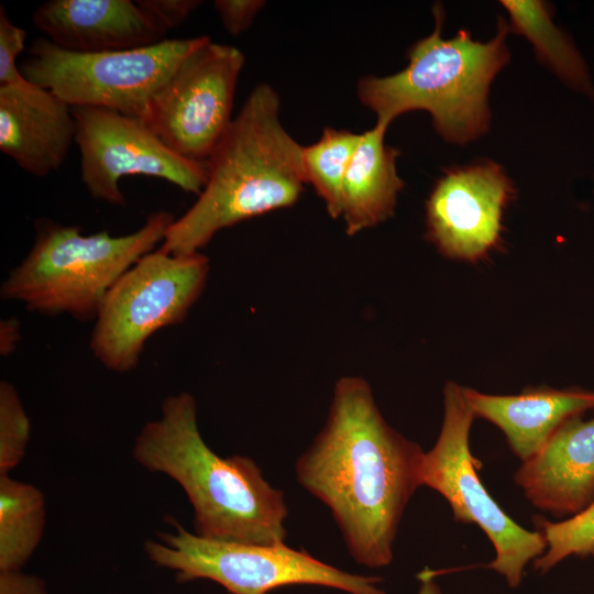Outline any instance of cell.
Segmentation results:
<instances>
[{
	"label": "cell",
	"instance_id": "obj_1",
	"mask_svg": "<svg viewBox=\"0 0 594 594\" xmlns=\"http://www.w3.org/2000/svg\"><path fill=\"white\" fill-rule=\"evenodd\" d=\"M424 457L385 420L370 384L349 375L334 384L326 422L295 473L329 508L355 562L382 568L393 561L399 522L422 486Z\"/></svg>",
	"mask_w": 594,
	"mask_h": 594
},
{
	"label": "cell",
	"instance_id": "obj_2",
	"mask_svg": "<svg viewBox=\"0 0 594 594\" xmlns=\"http://www.w3.org/2000/svg\"><path fill=\"white\" fill-rule=\"evenodd\" d=\"M132 455L144 469L174 480L194 509L197 536L248 544H278L287 537L284 493L249 457L222 458L205 442L194 396H167L161 414L138 433Z\"/></svg>",
	"mask_w": 594,
	"mask_h": 594
},
{
	"label": "cell",
	"instance_id": "obj_3",
	"mask_svg": "<svg viewBox=\"0 0 594 594\" xmlns=\"http://www.w3.org/2000/svg\"><path fill=\"white\" fill-rule=\"evenodd\" d=\"M278 94L258 84L206 162L196 202L169 226L172 255L200 252L221 230L297 202L304 189L302 145L284 128Z\"/></svg>",
	"mask_w": 594,
	"mask_h": 594
},
{
	"label": "cell",
	"instance_id": "obj_4",
	"mask_svg": "<svg viewBox=\"0 0 594 594\" xmlns=\"http://www.w3.org/2000/svg\"><path fill=\"white\" fill-rule=\"evenodd\" d=\"M433 32L409 48L407 66L389 76L362 77L356 94L376 114V123L388 127L403 113L425 110L440 136L463 145L490 127L487 96L510 58L505 42L509 25L498 16L496 35L486 43L472 40L468 30L444 40L440 3L433 7Z\"/></svg>",
	"mask_w": 594,
	"mask_h": 594
},
{
	"label": "cell",
	"instance_id": "obj_5",
	"mask_svg": "<svg viewBox=\"0 0 594 594\" xmlns=\"http://www.w3.org/2000/svg\"><path fill=\"white\" fill-rule=\"evenodd\" d=\"M175 219L161 210L136 231L120 237L107 231L85 235L78 226L38 220L34 244L3 280L1 298L41 315L96 319L113 285L164 241Z\"/></svg>",
	"mask_w": 594,
	"mask_h": 594
},
{
	"label": "cell",
	"instance_id": "obj_6",
	"mask_svg": "<svg viewBox=\"0 0 594 594\" xmlns=\"http://www.w3.org/2000/svg\"><path fill=\"white\" fill-rule=\"evenodd\" d=\"M209 272L210 261L201 252L172 255L158 249L141 257L113 285L95 319V358L112 372L135 369L154 333L185 320Z\"/></svg>",
	"mask_w": 594,
	"mask_h": 594
},
{
	"label": "cell",
	"instance_id": "obj_7",
	"mask_svg": "<svg viewBox=\"0 0 594 594\" xmlns=\"http://www.w3.org/2000/svg\"><path fill=\"white\" fill-rule=\"evenodd\" d=\"M148 559L177 573L178 581L207 579L231 594H266L286 585L310 584L350 594H386L381 578L348 573L305 550L207 539L175 522L174 532L146 540Z\"/></svg>",
	"mask_w": 594,
	"mask_h": 594
},
{
	"label": "cell",
	"instance_id": "obj_8",
	"mask_svg": "<svg viewBox=\"0 0 594 594\" xmlns=\"http://www.w3.org/2000/svg\"><path fill=\"white\" fill-rule=\"evenodd\" d=\"M209 36L164 40L122 51L77 53L36 38L21 72L70 107H97L143 118L153 95Z\"/></svg>",
	"mask_w": 594,
	"mask_h": 594
},
{
	"label": "cell",
	"instance_id": "obj_9",
	"mask_svg": "<svg viewBox=\"0 0 594 594\" xmlns=\"http://www.w3.org/2000/svg\"><path fill=\"white\" fill-rule=\"evenodd\" d=\"M443 421L439 437L421 466V485L441 494L457 521L477 525L495 549L491 569L517 587L528 562L547 549L540 531L525 529L512 519L490 495L477 470L481 462L470 450L474 419L463 386L448 382L443 389Z\"/></svg>",
	"mask_w": 594,
	"mask_h": 594
},
{
	"label": "cell",
	"instance_id": "obj_10",
	"mask_svg": "<svg viewBox=\"0 0 594 594\" xmlns=\"http://www.w3.org/2000/svg\"><path fill=\"white\" fill-rule=\"evenodd\" d=\"M243 53L210 37L153 95L143 121L173 151L206 163L229 129Z\"/></svg>",
	"mask_w": 594,
	"mask_h": 594
},
{
	"label": "cell",
	"instance_id": "obj_11",
	"mask_svg": "<svg viewBox=\"0 0 594 594\" xmlns=\"http://www.w3.org/2000/svg\"><path fill=\"white\" fill-rule=\"evenodd\" d=\"M80 176L92 198L124 206L119 183L129 175L165 179L186 193L204 189L207 163L188 160L168 147L138 117L97 107H72Z\"/></svg>",
	"mask_w": 594,
	"mask_h": 594
},
{
	"label": "cell",
	"instance_id": "obj_12",
	"mask_svg": "<svg viewBox=\"0 0 594 594\" xmlns=\"http://www.w3.org/2000/svg\"><path fill=\"white\" fill-rule=\"evenodd\" d=\"M514 195L512 180L493 161L447 170L426 201L428 240L449 258H485L502 243L503 216Z\"/></svg>",
	"mask_w": 594,
	"mask_h": 594
},
{
	"label": "cell",
	"instance_id": "obj_13",
	"mask_svg": "<svg viewBox=\"0 0 594 594\" xmlns=\"http://www.w3.org/2000/svg\"><path fill=\"white\" fill-rule=\"evenodd\" d=\"M76 138L73 109L25 77L0 86V150L20 168L43 177L57 170Z\"/></svg>",
	"mask_w": 594,
	"mask_h": 594
},
{
	"label": "cell",
	"instance_id": "obj_14",
	"mask_svg": "<svg viewBox=\"0 0 594 594\" xmlns=\"http://www.w3.org/2000/svg\"><path fill=\"white\" fill-rule=\"evenodd\" d=\"M515 483L538 509L574 516L594 502V418L562 424L544 446L522 461Z\"/></svg>",
	"mask_w": 594,
	"mask_h": 594
},
{
	"label": "cell",
	"instance_id": "obj_15",
	"mask_svg": "<svg viewBox=\"0 0 594 594\" xmlns=\"http://www.w3.org/2000/svg\"><path fill=\"white\" fill-rule=\"evenodd\" d=\"M32 21L51 43L77 53L132 50L166 40L132 0H50Z\"/></svg>",
	"mask_w": 594,
	"mask_h": 594
},
{
	"label": "cell",
	"instance_id": "obj_16",
	"mask_svg": "<svg viewBox=\"0 0 594 594\" xmlns=\"http://www.w3.org/2000/svg\"><path fill=\"white\" fill-rule=\"evenodd\" d=\"M476 418L498 427L521 462L536 454L570 418L594 408V392L529 387L518 395H490L463 387Z\"/></svg>",
	"mask_w": 594,
	"mask_h": 594
},
{
	"label": "cell",
	"instance_id": "obj_17",
	"mask_svg": "<svg viewBox=\"0 0 594 594\" xmlns=\"http://www.w3.org/2000/svg\"><path fill=\"white\" fill-rule=\"evenodd\" d=\"M388 127L376 123L361 133V141L346 170L341 190L345 233L358 234L394 216L404 187L397 174L399 151L385 143Z\"/></svg>",
	"mask_w": 594,
	"mask_h": 594
},
{
	"label": "cell",
	"instance_id": "obj_18",
	"mask_svg": "<svg viewBox=\"0 0 594 594\" xmlns=\"http://www.w3.org/2000/svg\"><path fill=\"white\" fill-rule=\"evenodd\" d=\"M510 16L509 29L526 36L537 58L565 84L592 94L587 67L571 41L552 22L548 4L539 0H502Z\"/></svg>",
	"mask_w": 594,
	"mask_h": 594
},
{
	"label": "cell",
	"instance_id": "obj_19",
	"mask_svg": "<svg viewBox=\"0 0 594 594\" xmlns=\"http://www.w3.org/2000/svg\"><path fill=\"white\" fill-rule=\"evenodd\" d=\"M44 524L42 492L0 475V572L19 571L38 546Z\"/></svg>",
	"mask_w": 594,
	"mask_h": 594
},
{
	"label": "cell",
	"instance_id": "obj_20",
	"mask_svg": "<svg viewBox=\"0 0 594 594\" xmlns=\"http://www.w3.org/2000/svg\"><path fill=\"white\" fill-rule=\"evenodd\" d=\"M361 134L327 127L320 138L302 145V172L332 219L340 218L342 184Z\"/></svg>",
	"mask_w": 594,
	"mask_h": 594
},
{
	"label": "cell",
	"instance_id": "obj_21",
	"mask_svg": "<svg viewBox=\"0 0 594 594\" xmlns=\"http://www.w3.org/2000/svg\"><path fill=\"white\" fill-rule=\"evenodd\" d=\"M546 541V551L534 566L546 573L571 556L594 557V502L583 512L561 521L534 518Z\"/></svg>",
	"mask_w": 594,
	"mask_h": 594
},
{
	"label": "cell",
	"instance_id": "obj_22",
	"mask_svg": "<svg viewBox=\"0 0 594 594\" xmlns=\"http://www.w3.org/2000/svg\"><path fill=\"white\" fill-rule=\"evenodd\" d=\"M31 424L15 387L0 383V475H9L25 454Z\"/></svg>",
	"mask_w": 594,
	"mask_h": 594
},
{
	"label": "cell",
	"instance_id": "obj_23",
	"mask_svg": "<svg viewBox=\"0 0 594 594\" xmlns=\"http://www.w3.org/2000/svg\"><path fill=\"white\" fill-rule=\"evenodd\" d=\"M25 30L15 25L0 6V86L24 78L16 59L25 48Z\"/></svg>",
	"mask_w": 594,
	"mask_h": 594
},
{
	"label": "cell",
	"instance_id": "obj_24",
	"mask_svg": "<svg viewBox=\"0 0 594 594\" xmlns=\"http://www.w3.org/2000/svg\"><path fill=\"white\" fill-rule=\"evenodd\" d=\"M143 12L165 33L180 25L198 8L199 0H135Z\"/></svg>",
	"mask_w": 594,
	"mask_h": 594
},
{
	"label": "cell",
	"instance_id": "obj_25",
	"mask_svg": "<svg viewBox=\"0 0 594 594\" xmlns=\"http://www.w3.org/2000/svg\"><path fill=\"white\" fill-rule=\"evenodd\" d=\"M265 6L262 0H217L213 7L226 31L233 35L245 32Z\"/></svg>",
	"mask_w": 594,
	"mask_h": 594
},
{
	"label": "cell",
	"instance_id": "obj_26",
	"mask_svg": "<svg viewBox=\"0 0 594 594\" xmlns=\"http://www.w3.org/2000/svg\"><path fill=\"white\" fill-rule=\"evenodd\" d=\"M0 594H46L43 583L19 571L0 573Z\"/></svg>",
	"mask_w": 594,
	"mask_h": 594
},
{
	"label": "cell",
	"instance_id": "obj_27",
	"mask_svg": "<svg viewBox=\"0 0 594 594\" xmlns=\"http://www.w3.org/2000/svg\"><path fill=\"white\" fill-rule=\"evenodd\" d=\"M20 340V322L15 318L2 320L0 323V353L10 355Z\"/></svg>",
	"mask_w": 594,
	"mask_h": 594
},
{
	"label": "cell",
	"instance_id": "obj_28",
	"mask_svg": "<svg viewBox=\"0 0 594 594\" xmlns=\"http://www.w3.org/2000/svg\"><path fill=\"white\" fill-rule=\"evenodd\" d=\"M420 586L418 594H442L440 587L435 582V572L424 570L418 574Z\"/></svg>",
	"mask_w": 594,
	"mask_h": 594
}]
</instances>
